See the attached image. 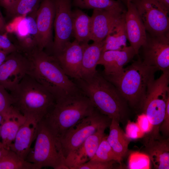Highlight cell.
<instances>
[{"label":"cell","instance_id":"cell-1","mask_svg":"<svg viewBox=\"0 0 169 169\" xmlns=\"http://www.w3.org/2000/svg\"><path fill=\"white\" fill-rule=\"evenodd\" d=\"M25 54L29 62L28 74L49 91L56 101L81 92L54 55L37 48Z\"/></svg>","mask_w":169,"mask_h":169},{"label":"cell","instance_id":"cell-2","mask_svg":"<svg viewBox=\"0 0 169 169\" xmlns=\"http://www.w3.org/2000/svg\"><path fill=\"white\" fill-rule=\"evenodd\" d=\"M72 80L102 114L119 122L126 115L127 102L116 87L97 71Z\"/></svg>","mask_w":169,"mask_h":169},{"label":"cell","instance_id":"cell-3","mask_svg":"<svg viewBox=\"0 0 169 169\" xmlns=\"http://www.w3.org/2000/svg\"><path fill=\"white\" fill-rule=\"evenodd\" d=\"M8 91L14 107L26 118L38 123L44 118L56 102L53 95L28 74Z\"/></svg>","mask_w":169,"mask_h":169},{"label":"cell","instance_id":"cell-4","mask_svg":"<svg viewBox=\"0 0 169 169\" xmlns=\"http://www.w3.org/2000/svg\"><path fill=\"white\" fill-rule=\"evenodd\" d=\"M95 109L90 100L81 91L56 101L43 120L58 140L82 119L92 114Z\"/></svg>","mask_w":169,"mask_h":169},{"label":"cell","instance_id":"cell-5","mask_svg":"<svg viewBox=\"0 0 169 169\" xmlns=\"http://www.w3.org/2000/svg\"><path fill=\"white\" fill-rule=\"evenodd\" d=\"M158 70L139 59L115 73L103 76L117 89L127 103L141 107L147 88Z\"/></svg>","mask_w":169,"mask_h":169},{"label":"cell","instance_id":"cell-6","mask_svg":"<svg viewBox=\"0 0 169 169\" xmlns=\"http://www.w3.org/2000/svg\"><path fill=\"white\" fill-rule=\"evenodd\" d=\"M34 146L26 160L35 164L38 169L50 167L55 169H69L59 141L51 132L44 120L38 124Z\"/></svg>","mask_w":169,"mask_h":169},{"label":"cell","instance_id":"cell-7","mask_svg":"<svg viewBox=\"0 0 169 169\" xmlns=\"http://www.w3.org/2000/svg\"><path fill=\"white\" fill-rule=\"evenodd\" d=\"M169 70L163 72L147 88L141 107L153 125V136L158 137L159 127L164 117L169 98Z\"/></svg>","mask_w":169,"mask_h":169},{"label":"cell","instance_id":"cell-8","mask_svg":"<svg viewBox=\"0 0 169 169\" xmlns=\"http://www.w3.org/2000/svg\"><path fill=\"white\" fill-rule=\"evenodd\" d=\"M111 120L95 108L92 114L83 118L68 130L57 140L64 157L79 147L88 137L99 129L109 126Z\"/></svg>","mask_w":169,"mask_h":169},{"label":"cell","instance_id":"cell-9","mask_svg":"<svg viewBox=\"0 0 169 169\" xmlns=\"http://www.w3.org/2000/svg\"><path fill=\"white\" fill-rule=\"evenodd\" d=\"M148 33H169V11L156 0H132Z\"/></svg>","mask_w":169,"mask_h":169},{"label":"cell","instance_id":"cell-10","mask_svg":"<svg viewBox=\"0 0 169 169\" xmlns=\"http://www.w3.org/2000/svg\"><path fill=\"white\" fill-rule=\"evenodd\" d=\"M55 9L54 25L55 36L52 55L59 53L69 41L72 33L71 0H53Z\"/></svg>","mask_w":169,"mask_h":169},{"label":"cell","instance_id":"cell-11","mask_svg":"<svg viewBox=\"0 0 169 169\" xmlns=\"http://www.w3.org/2000/svg\"><path fill=\"white\" fill-rule=\"evenodd\" d=\"M141 47L144 63L162 72L169 70V33L158 35L147 33Z\"/></svg>","mask_w":169,"mask_h":169},{"label":"cell","instance_id":"cell-12","mask_svg":"<svg viewBox=\"0 0 169 169\" xmlns=\"http://www.w3.org/2000/svg\"><path fill=\"white\" fill-rule=\"evenodd\" d=\"M28 59L17 50L9 54L0 66V85L8 91L14 88L27 74Z\"/></svg>","mask_w":169,"mask_h":169},{"label":"cell","instance_id":"cell-13","mask_svg":"<svg viewBox=\"0 0 169 169\" xmlns=\"http://www.w3.org/2000/svg\"><path fill=\"white\" fill-rule=\"evenodd\" d=\"M37 9L23 17L15 18L14 26L6 25V32H13L26 53L37 48L38 29L36 21Z\"/></svg>","mask_w":169,"mask_h":169},{"label":"cell","instance_id":"cell-14","mask_svg":"<svg viewBox=\"0 0 169 169\" xmlns=\"http://www.w3.org/2000/svg\"><path fill=\"white\" fill-rule=\"evenodd\" d=\"M55 15L53 0H43L36 13V21L38 29L37 48L44 50L52 49V27Z\"/></svg>","mask_w":169,"mask_h":169},{"label":"cell","instance_id":"cell-15","mask_svg":"<svg viewBox=\"0 0 169 169\" xmlns=\"http://www.w3.org/2000/svg\"><path fill=\"white\" fill-rule=\"evenodd\" d=\"M83 49V44L75 39L72 42H68L59 53L53 55L66 74L73 79L80 77Z\"/></svg>","mask_w":169,"mask_h":169},{"label":"cell","instance_id":"cell-16","mask_svg":"<svg viewBox=\"0 0 169 169\" xmlns=\"http://www.w3.org/2000/svg\"><path fill=\"white\" fill-rule=\"evenodd\" d=\"M106 127L99 129L88 137L77 148L65 157V162L69 169H75L77 166L89 161L93 157L101 141L105 136Z\"/></svg>","mask_w":169,"mask_h":169},{"label":"cell","instance_id":"cell-17","mask_svg":"<svg viewBox=\"0 0 169 169\" xmlns=\"http://www.w3.org/2000/svg\"><path fill=\"white\" fill-rule=\"evenodd\" d=\"M127 8L125 13L127 39L137 54L146 40L147 33L134 4L131 2L127 3Z\"/></svg>","mask_w":169,"mask_h":169},{"label":"cell","instance_id":"cell-18","mask_svg":"<svg viewBox=\"0 0 169 169\" xmlns=\"http://www.w3.org/2000/svg\"><path fill=\"white\" fill-rule=\"evenodd\" d=\"M125 12L116 10H94L91 17V40L96 42L103 41L112 26Z\"/></svg>","mask_w":169,"mask_h":169},{"label":"cell","instance_id":"cell-19","mask_svg":"<svg viewBox=\"0 0 169 169\" xmlns=\"http://www.w3.org/2000/svg\"><path fill=\"white\" fill-rule=\"evenodd\" d=\"M136 54L131 46L120 50L105 51L102 52L98 65L103 66V75L114 74L121 70Z\"/></svg>","mask_w":169,"mask_h":169},{"label":"cell","instance_id":"cell-20","mask_svg":"<svg viewBox=\"0 0 169 169\" xmlns=\"http://www.w3.org/2000/svg\"><path fill=\"white\" fill-rule=\"evenodd\" d=\"M38 124L34 120L26 118L10 146V150L23 160H26L30 151L31 145L35 139Z\"/></svg>","mask_w":169,"mask_h":169},{"label":"cell","instance_id":"cell-21","mask_svg":"<svg viewBox=\"0 0 169 169\" xmlns=\"http://www.w3.org/2000/svg\"><path fill=\"white\" fill-rule=\"evenodd\" d=\"M169 139H160L152 136L146 145L145 150L154 167L169 169Z\"/></svg>","mask_w":169,"mask_h":169},{"label":"cell","instance_id":"cell-22","mask_svg":"<svg viewBox=\"0 0 169 169\" xmlns=\"http://www.w3.org/2000/svg\"><path fill=\"white\" fill-rule=\"evenodd\" d=\"M26 119V117L14 107L10 114L4 118L0 136L1 141L7 150H10L17 132Z\"/></svg>","mask_w":169,"mask_h":169},{"label":"cell","instance_id":"cell-23","mask_svg":"<svg viewBox=\"0 0 169 169\" xmlns=\"http://www.w3.org/2000/svg\"><path fill=\"white\" fill-rule=\"evenodd\" d=\"M109 127V134L107 136V140L120 163L127 152L131 139L120 128L118 120L112 119Z\"/></svg>","mask_w":169,"mask_h":169},{"label":"cell","instance_id":"cell-24","mask_svg":"<svg viewBox=\"0 0 169 169\" xmlns=\"http://www.w3.org/2000/svg\"><path fill=\"white\" fill-rule=\"evenodd\" d=\"M125 12L113 25L103 41L102 52L121 49L127 46Z\"/></svg>","mask_w":169,"mask_h":169},{"label":"cell","instance_id":"cell-25","mask_svg":"<svg viewBox=\"0 0 169 169\" xmlns=\"http://www.w3.org/2000/svg\"><path fill=\"white\" fill-rule=\"evenodd\" d=\"M103 44V41L83 44L80 78L90 75L97 71L96 67L102 53Z\"/></svg>","mask_w":169,"mask_h":169},{"label":"cell","instance_id":"cell-26","mask_svg":"<svg viewBox=\"0 0 169 169\" xmlns=\"http://www.w3.org/2000/svg\"><path fill=\"white\" fill-rule=\"evenodd\" d=\"M72 33L75 39L81 44L91 40V17L81 10L72 11Z\"/></svg>","mask_w":169,"mask_h":169},{"label":"cell","instance_id":"cell-27","mask_svg":"<svg viewBox=\"0 0 169 169\" xmlns=\"http://www.w3.org/2000/svg\"><path fill=\"white\" fill-rule=\"evenodd\" d=\"M0 169H38L35 164L20 158L8 150L0 159Z\"/></svg>","mask_w":169,"mask_h":169},{"label":"cell","instance_id":"cell-28","mask_svg":"<svg viewBox=\"0 0 169 169\" xmlns=\"http://www.w3.org/2000/svg\"><path fill=\"white\" fill-rule=\"evenodd\" d=\"M74 5L82 9L124 10L119 2L115 0H73Z\"/></svg>","mask_w":169,"mask_h":169},{"label":"cell","instance_id":"cell-29","mask_svg":"<svg viewBox=\"0 0 169 169\" xmlns=\"http://www.w3.org/2000/svg\"><path fill=\"white\" fill-rule=\"evenodd\" d=\"M106 137L105 135L103 137L94 156L90 160L102 162L114 161L120 163L118 158L107 141Z\"/></svg>","mask_w":169,"mask_h":169},{"label":"cell","instance_id":"cell-30","mask_svg":"<svg viewBox=\"0 0 169 169\" xmlns=\"http://www.w3.org/2000/svg\"><path fill=\"white\" fill-rule=\"evenodd\" d=\"M40 0H18L10 14L14 17H23L37 10Z\"/></svg>","mask_w":169,"mask_h":169},{"label":"cell","instance_id":"cell-31","mask_svg":"<svg viewBox=\"0 0 169 169\" xmlns=\"http://www.w3.org/2000/svg\"><path fill=\"white\" fill-rule=\"evenodd\" d=\"M150 160L146 153L135 152L130 155L128 168L130 169H147L150 168Z\"/></svg>","mask_w":169,"mask_h":169},{"label":"cell","instance_id":"cell-32","mask_svg":"<svg viewBox=\"0 0 169 169\" xmlns=\"http://www.w3.org/2000/svg\"><path fill=\"white\" fill-rule=\"evenodd\" d=\"M13 109L11 95L7 90L0 85V114L4 118L9 115Z\"/></svg>","mask_w":169,"mask_h":169},{"label":"cell","instance_id":"cell-33","mask_svg":"<svg viewBox=\"0 0 169 169\" xmlns=\"http://www.w3.org/2000/svg\"><path fill=\"white\" fill-rule=\"evenodd\" d=\"M114 161L102 162L90 160L79 166L75 169H111L114 168Z\"/></svg>","mask_w":169,"mask_h":169},{"label":"cell","instance_id":"cell-34","mask_svg":"<svg viewBox=\"0 0 169 169\" xmlns=\"http://www.w3.org/2000/svg\"><path fill=\"white\" fill-rule=\"evenodd\" d=\"M125 134L131 139H135L141 138L145 135L140 129L137 123L129 120L125 128Z\"/></svg>","mask_w":169,"mask_h":169},{"label":"cell","instance_id":"cell-35","mask_svg":"<svg viewBox=\"0 0 169 169\" xmlns=\"http://www.w3.org/2000/svg\"><path fill=\"white\" fill-rule=\"evenodd\" d=\"M141 130L145 134L151 132L153 125L146 115L143 113L139 115L136 122Z\"/></svg>","mask_w":169,"mask_h":169},{"label":"cell","instance_id":"cell-36","mask_svg":"<svg viewBox=\"0 0 169 169\" xmlns=\"http://www.w3.org/2000/svg\"><path fill=\"white\" fill-rule=\"evenodd\" d=\"M6 33H0V50L8 54L18 50L17 47L8 38Z\"/></svg>","mask_w":169,"mask_h":169},{"label":"cell","instance_id":"cell-37","mask_svg":"<svg viewBox=\"0 0 169 169\" xmlns=\"http://www.w3.org/2000/svg\"><path fill=\"white\" fill-rule=\"evenodd\" d=\"M161 131L165 136H168L169 133V98L167 100L165 113L163 121L159 127Z\"/></svg>","mask_w":169,"mask_h":169},{"label":"cell","instance_id":"cell-38","mask_svg":"<svg viewBox=\"0 0 169 169\" xmlns=\"http://www.w3.org/2000/svg\"><path fill=\"white\" fill-rule=\"evenodd\" d=\"M18 0H0V5L10 13Z\"/></svg>","mask_w":169,"mask_h":169},{"label":"cell","instance_id":"cell-39","mask_svg":"<svg viewBox=\"0 0 169 169\" xmlns=\"http://www.w3.org/2000/svg\"><path fill=\"white\" fill-rule=\"evenodd\" d=\"M7 24L0 9V33H7L6 27Z\"/></svg>","mask_w":169,"mask_h":169},{"label":"cell","instance_id":"cell-40","mask_svg":"<svg viewBox=\"0 0 169 169\" xmlns=\"http://www.w3.org/2000/svg\"><path fill=\"white\" fill-rule=\"evenodd\" d=\"M9 54L5 51L0 50V66L5 60Z\"/></svg>","mask_w":169,"mask_h":169},{"label":"cell","instance_id":"cell-41","mask_svg":"<svg viewBox=\"0 0 169 169\" xmlns=\"http://www.w3.org/2000/svg\"><path fill=\"white\" fill-rule=\"evenodd\" d=\"M169 11V0H156Z\"/></svg>","mask_w":169,"mask_h":169},{"label":"cell","instance_id":"cell-42","mask_svg":"<svg viewBox=\"0 0 169 169\" xmlns=\"http://www.w3.org/2000/svg\"><path fill=\"white\" fill-rule=\"evenodd\" d=\"M8 150L6 149L0 141V159L7 152Z\"/></svg>","mask_w":169,"mask_h":169},{"label":"cell","instance_id":"cell-43","mask_svg":"<svg viewBox=\"0 0 169 169\" xmlns=\"http://www.w3.org/2000/svg\"><path fill=\"white\" fill-rule=\"evenodd\" d=\"M4 120V117L1 114H0V130L1 129V127L2 125V124L3 122V121ZM0 140H1L0 136Z\"/></svg>","mask_w":169,"mask_h":169},{"label":"cell","instance_id":"cell-44","mask_svg":"<svg viewBox=\"0 0 169 169\" xmlns=\"http://www.w3.org/2000/svg\"><path fill=\"white\" fill-rule=\"evenodd\" d=\"M132 1V0H127V3H129L131 2Z\"/></svg>","mask_w":169,"mask_h":169}]
</instances>
